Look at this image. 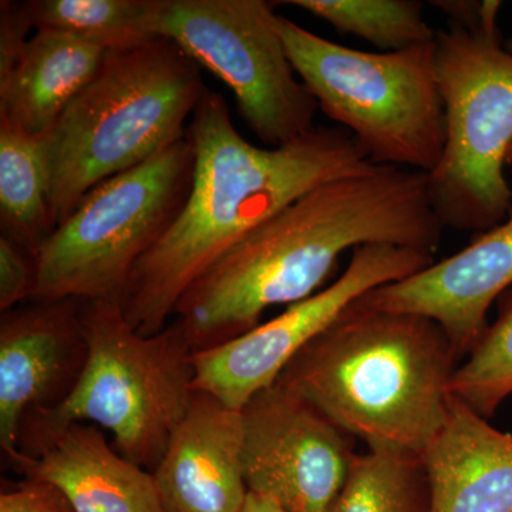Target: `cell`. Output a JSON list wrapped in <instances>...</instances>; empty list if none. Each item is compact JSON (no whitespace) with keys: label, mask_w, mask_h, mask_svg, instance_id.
<instances>
[{"label":"cell","mask_w":512,"mask_h":512,"mask_svg":"<svg viewBox=\"0 0 512 512\" xmlns=\"http://www.w3.org/2000/svg\"><path fill=\"white\" fill-rule=\"evenodd\" d=\"M444 228L429 175L372 164L252 229L185 291L174 315L194 352L212 349L254 329L266 309L311 298L349 249L389 244L436 254Z\"/></svg>","instance_id":"1"},{"label":"cell","mask_w":512,"mask_h":512,"mask_svg":"<svg viewBox=\"0 0 512 512\" xmlns=\"http://www.w3.org/2000/svg\"><path fill=\"white\" fill-rule=\"evenodd\" d=\"M194 177L187 202L138 262L120 305L141 335L168 325L185 291L252 229L322 185L372 161L346 130L318 127L274 148L239 134L227 100L205 90L188 123Z\"/></svg>","instance_id":"2"},{"label":"cell","mask_w":512,"mask_h":512,"mask_svg":"<svg viewBox=\"0 0 512 512\" xmlns=\"http://www.w3.org/2000/svg\"><path fill=\"white\" fill-rule=\"evenodd\" d=\"M463 360L434 320L357 299L278 382L370 450L421 457L447 419L451 379Z\"/></svg>","instance_id":"3"},{"label":"cell","mask_w":512,"mask_h":512,"mask_svg":"<svg viewBox=\"0 0 512 512\" xmlns=\"http://www.w3.org/2000/svg\"><path fill=\"white\" fill-rule=\"evenodd\" d=\"M201 67L174 42L109 50L92 82L43 134L55 228L94 187L187 136Z\"/></svg>","instance_id":"4"},{"label":"cell","mask_w":512,"mask_h":512,"mask_svg":"<svg viewBox=\"0 0 512 512\" xmlns=\"http://www.w3.org/2000/svg\"><path fill=\"white\" fill-rule=\"evenodd\" d=\"M82 323V376L56 409L26 417L16 456L86 423L110 431L121 456L153 473L194 399V350L183 325L175 319L156 335H141L114 301L83 302Z\"/></svg>","instance_id":"5"},{"label":"cell","mask_w":512,"mask_h":512,"mask_svg":"<svg viewBox=\"0 0 512 512\" xmlns=\"http://www.w3.org/2000/svg\"><path fill=\"white\" fill-rule=\"evenodd\" d=\"M293 69L319 109L377 165L431 174L446 146V111L436 42L400 52H365L278 16Z\"/></svg>","instance_id":"6"},{"label":"cell","mask_w":512,"mask_h":512,"mask_svg":"<svg viewBox=\"0 0 512 512\" xmlns=\"http://www.w3.org/2000/svg\"><path fill=\"white\" fill-rule=\"evenodd\" d=\"M194 164L185 136L94 187L37 252L33 299L120 303L138 262L183 210Z\"/></svg>","instance_id":"7"},{"label":"cell","mask_w":512,"mask_h":512,"mask_svg":"<svg viewBox=\"0 0 512 512\" xmlns=\"http://www.w3.org/2000/svg\"><path fill=\"white\" fill-rule=\"evenodd\" d=\"M436 72L446 146L429 174L431 201L444 227L480 234L512 211V53L501 32L450 25L437 30Z\"/></svg>","instance_id":"8"},{"label":"cell","mask_w":512,"mask_h":512,"mask_svg":"<svg viewBox=\"0 0 512 512\" xmlns=\"http://www.w3.org/2000/svg\"><path fill=\"white\" fill-rule=\"evenodd\" d=\"M265 0H151L148 32L180 47L227 84L238 111L269 148L315 131L319 106L299 79Z\"/></svg>","instance_id":"9"},{"label":"cell","mask_w":512,"mask_h":512,"mask_svg":"<svg viewBox=\"0 0 512 512\" xmlns=\"http://www.w3.org/2000/svg\"><path fill=\"white\" fill-rule=\"evenodd\" d=\"M434 254L423 249L367 244L353 249L348 268L311 298L224 345L194 352L195 392L241 412L256 393L274 386L286 366L367 292L423 271Z\"/></svg>","instance_id":"10"},{"label":"cell","mask_w":512,"mask_h":512,"mask_svg":"<svg viewBox=\"0 0 512 512\" xmlns=\"http://www.w3.org/2000/svg\"><path fill=\"white\" fill-rule=\"evenodd\" d=\"M242 468L251 494L288 512H325L355 463V437L276 382L241 410Z\"/></svg>","instance_id":"11"},{"label":"cell","mask_w":512,"mask_h":512,"mask_svg":"<svg viewBox=\"0 0 512 512\" xmlns=\"http://www.w3.org/2000/svg\"><path fill=\"white\" fill-rule=\"evenodd\" d=\"M83 301L33 299L0 320V446L18 454L26 417L56 409L73 392L87 360Z\"/></svg>","instance_id":"12"},{"label":"cell","mask_w":512,"mask_h":512,"mask_svg":"<svg viewBox=\"0 0 512 512\" xmlns=\"http://www.w3.org/2000/svg\"><path fill=\"white\" fill-rule=\"evenodd\" d=\"M512 288V211L457 254L359 299L379 311L413 313L439 323L466 357L487 328L491 305Z\"/></svg>","instance_id":"13"},{"label":"cell","mask_w":512,"mask_h":512,"mask_svg":"<svg viewBox=\"0 0 512 512\" xmlns=\"http://www.w3.org/2000/svg\"><path fill=\"white\" fill-rule=\"evenodd\" d=\"M153 476L167 512H242L241 412L195 392Z\"/></svg>","instance_id":"14"},{"label":"cell","mask_w":512,"mask_h":512,"mask_svg":"<svg viewBox=\"0 0 512 512\" xmlns=\"http://www.w3.org/2000/svg\"><path fill=\"white\" fill-rule=\"evenodd\" d=\"M9 463L55 485L74 512H167L153 473L121 456L93 424H69Z\"/></svg>","instance_id":"15"},{"label":"cell","mask_w":512,"mask_h":512,"mask_svg":"<svg viewBox=\"0 0 512 512\" xmlns=\"http://www.w3.org/2000/svg\"><path fill=\"white\" fill-rule=\"evenodd\" d=\"M431 512H512V434L456 397L423 456Z\"/></svg>","instance_id":"16"},{"label":"cell","mask_w":512,"mask_h":512,"mask_svg":"<svg viewBox=\"0 0 512 512\" xmlns=\"http://www.w3.org/2000/svg\"><path fill=\"white\" fill-rule=\"evenodd\" d=\"M107 50L70 33L39 29L0 79V121L43 136L99 72Z\"/></svg>","instance_id":"17"},{"label":"cell","mask_w":512,"mask_h":512,"mask_svg":"<svg viewBox=\"0 0 512 512\" xmlns=\"http://www.w3.org/2000/svg\"><path fill=\"white\" fill-rule=\"evenodd\" d=\"M0 227L33 256L55 231L42 136L0 121Z\"/></svg>","instance_id":"18"},{"label":"cell","mask_w":512,"mask_h":512,"mask_svg":"<svg viewBox=\"0 0 512 512\" xmlns=\"http://www.w3.org/2000/svg\"><path fill=\"white\" fill-rule=\"evenodd\" d=\"M325 512H431L429 477L416 454L376 448L357 454Z\"/></svg>","instance_id":"19"},{"label":"cell","mask_w":512,"mask_h":512,"mask_svg":"<svg viewBox=\"0 0 512 512\" xmlns=\"http://www.w3.org/2000/svg\"><path fill=\"white\" fill-rule=\"evenodd\" d=\"M286 5L325 20L340 35H355L379 52H400L436 42L417 0H289Z\"/></svg>","instance_id":"20"},{"label":"cell","mask_w":512,"mask_h":512,"mask_svg":"<svg viewBox=\"0 0 512 512\" xmlns=\"http://www.w3.org/2000/svg\"><path fill=\"white\" fill-rule=\"evenodd\" d=\"M33 28L82 37L109 50L143 45L151 0H30L23 2Z\"/></svg>","instance_id":"21"},{"label":"cell","mask_w":512,"mask_h":512,"mask_svg":"<svg viewBox=\"0 0 512 512\" xmlns=\"http://www.w3.org/2000/svg\"><path fill=\"white\" fill-rule=\"evenodd\" d=\"M498 302L497 319L485 328L450 383L451 396L487 420L512 394V288Z\"/></svg>","instance_id":"22"},{"label":"cell","mask_w":512,"mask_h":512,"mask_svg":"<svg viewBox=\"0 0 512 512\" xmlns=\"http://www.w3.org/2000/svg\"><path fill=\"white\" fill-rule=\"evenodd\" d=\"M36 258L12 239L0 235V311H12L35 298Z\"/></svg>","instance_id":"23"},{"label":"cell","mask_w":512,"mask_h":512,"mask_svg":"<svg viewBox=\"0 0 512 512\" xmlns=\"http://www.w3.org/2000/svg\"><path fill=\"white\" fill-rule=\"evenodd\" d=\"M32 22L23 2L0 3V79L15 67L23 49L28 45Z\"/></svg>","instance_id":"24"},{"label":"cell","mask_w":512,"mask_h":512,"mask_svg":"<svg viewBox=\"0 0 512 512\" xmlns=\"http://www.w3.org/2000/svg\"><path fill=\"white\" fill-rule=\"evenodd\" d=\"M0 512L74 511L55 485L28 478L25 484L0 495Z\"/></svg>","instance_id":"25"},{"label":"cell","mask_w":512,"mask_h":512,"mask_svg":"<svg viewBox=\"0 0 512 512\" xmlns=\"http://www.w3.org/2000/svg\"><path fill=\"white\" fill-rule=\"evenodd\" d=\"M451 20V25L467 30L500 32L498 16L503 3L498 0H436L430 2Z\"/></svg>","instance_id":"26"},{"label":"cell","mask_w":512,"mask_h":512,"mask_svg":"<svg viewBox=\"0 0 512 512\" xmlns=\"http://www.w3.org/2000/svg\"><path fill=\"white\" fill-rule=\"evenodd\" d=\"M242 512H288L274 503V501L268 500V498L259 497V495L248 494L247 503L244 505Z\"/></svg>","instance_id":"27"},{"label":"cell","mask_w":512,"mask_h":512,"mask_svg":"<svg viewBox=\"0 0 512 512\" xmlns=\"http://www.w3.org/2000/svg\"><path fill=\"white\" fill-rule=\"evenodd\" d=\"M504 46H505V49L508 50V52L512 53V37H511V39L505 40Z\"/></svg>","instance_id":"28"},{"label":"cell","mask_w":512,"mask_h":512,"mask_svg":"<svg viewBox=\"0 0 512 512\" xmlns=\"http://www.w3.org/2000/svg\"><path fill=\"white\" fill-rule=\"evenodd\" d=\"M507 165L508 167H512V147L510 148V151H508Z\"/></svg>","instance_id":"29"}]
</instances>
